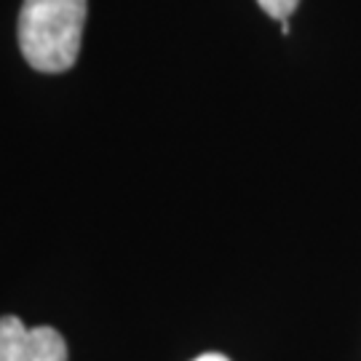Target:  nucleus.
<instances>
[{"mask_svg": "<svg viewBox=\"0 0 361 361\" xmlns=\"http://www.w3.org/2000/svg\"><path fill=\"white\" fill-rule=\"evenodd\" d=\"M0 361H67V343L54 326L30 329L16 316H3Z\"/></svg>", "mask_w": 361, "mask_h": 361, "instance_id": "f03ea898", "label": "nucleus"}, {"mask_svg": "<svg viewBox=\"0 0 361 361\" xmlns=\"http://www.w3.org/2000/svg\"><path fill=\"white\" fill-rule=\"evenodd\" d=\"M86 0H25L19 11V49L38 73H67L78 62Z\"/></svg>", "mask_w": 361, "mask_h": 361, "instance_id": "f257e3e1", "label": "nucleus"}, {"mask_svg": "<svg viewBox=\"0 0 361 361\" xmlns=\"http://www.w3.org/2000/svg\"><path fill=\"white\" fill-rule=\"evenodd\" d=\"M193 361H231L228 356H222V353H204V356H198Z\"/></svg>", "mask_w": 361, "mask_h": 361, "instance_id": "20e7f679", "label": "nucleus"}, {"mask_svg": "<svg viewBox=\"0 0 361 361\" xmlns=\"http://www.w3.org/2000/svg\"><path fill=\"white\" fill-rule=\"evenodd\" d=\"M257 3L262 6V11L273 19H279V22H289V16L300 6V0H257Z\"/></svg>", "mask_w": 361, "mask_h": 361, "instance_id": "7ed1b4c3", "label": "nucleus"}]
</instances>
